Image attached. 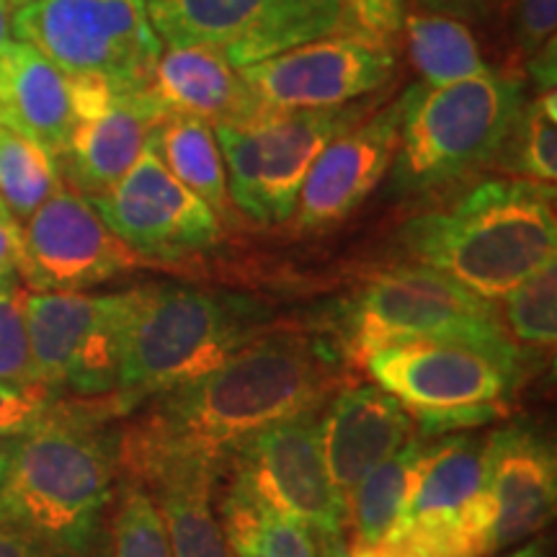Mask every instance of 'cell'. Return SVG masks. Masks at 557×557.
<instances>
[{
  "label": "cell",
  "mask_w": 557,
  "mask_h": 557,
  "mask_svg": "<svg viewBox=\"0 0 557 557\" xmlns=\"http://www.w3.org/2000/svg\"><path fill=\"white\" fill-rule=\"evenodd\" d=\"M259 122L218 124L212 129L214 137H218L222 163H225L230 205L238 207L248 220L267 225V212H263L261 197L263 137Z\"/></svg>",
  "instance_id": "cell-31"
},
{
  "label": "cell",
  "mask_w": 557,
  "mask_h": 557,
  "mask_svg": "<svg viewBox=\"0 0 557 557\" xmlns=\"http://www.w3.org/2000/svg\"><path fill=\"white\" fill-rule=\"evenodd\" d=\"M26 292L16 276L0 278V382H34L29 331H26Z\"/></svg>",
  "instance_id": "cell-34"
},
{
  "label": "cell",
  "mask_w": 557,
  "mask_h": 557,
  "mask_svg": "<svg viewBox=\"0 0 557 557\" xmlns=\"http://www.w3.org/2000/svg\"><path fill=\"white\" fill-rule=\"evenodd\" d=\"M165 114L148 88L116 94L101 116L75 127L58 158L62 181L86 199L111 189L137 163Z\"/></svg>",
  "instance_id": "cell-19"
},
{
  "label": "cell",
  "mask_w": 557,
  "mask_h": 557,
  "mask_svg": "<svg viewBox=\"0 0 557 557\" xmlns=\"http://www.w3.org/2000/svg\"><path fill=\"white\" fill-rule=\"evenodd\" d=\"M271 308L243 292L148 284L135 287L120 387L124 413L165 389L212 372L271 331Z\"/></svg>",
  "instance_id": "cell-4"
},
{
  "label": "cell",
  "mask_w": 557,
  "mask_h": 557,
  "mask_svg": "<svg viewBox=\"0 0 557 557\" xmlns=\"http://www.w3.org/2000/svg\"><path fill=\"white\" fill-rule=\"evenodd\" d=\"M214 480L218 475L209 470H186L152 487L173 557H235L214 517Z\"/></svg>",
  "instance_id": "cell-25"
},
{
  "label": "cell",
  "mask_w": 557,
  "mask_h": 557,
  "mask_svg": "<svg viewBox=\"0 0 557 557\" xmlns=\"http://www.w3.org/2000/svg\"><path fill=\"white\" fill-rule=\"evenodd\" d=\"M483 447L475 436L431 444L406 511L382 545L389 557H487Z\"/></svg>",
  "instance_id": "cell-11"
},
{
  "label": "cell",
  "mask_w": 557,
  "mask_h": 557,
  "mask_svg": "<svg viewBox=\"0 0 557 557\" xmlns=\"http://www.w3.org/2000/svg\"><path fill=\"white\" fill-rule=\"evenodd\" d=\"M504 325L519 348L547 351L557 338V261L542 267L500 299Z\"/></svg>",
  "instance_id": "cell-30"
},
{
  "label": "cell",
  "mask_w": 557,
  "mask_h": 557,
  "mask_svg": "<svg viewBox=\"0 0 557 557\" xmlns=\"http://www.w3.org/2000/svg\"><path fill=\"white\" fill-rule=\"evenodd\" d=\"M403 29L423 86H449L491 70L472 32L447 13H406Z\"/></svg>",
  "instance_id": "cell-27"
},
{
  "label": "cell",
  "mask_w": 557,
  "mask_h": 557,
  "mask_svg": "<svg viewBox=\"0 0 557 557\" xmlns=\"http://www.w3.org/2000/svg\"><path fill=\"white\" fill-rule=\"evenodd\" d=\"M506 148L513 150L511 169L517 178L555 186L557 181V94L540 90L534 101H527ZM504 148V150H506Z\"/></svg>",
  "instance_id": "cell-29"
},
{
  "label": "cell",
  "mask_w": 557,
  "mask_h": 557,
  "mask_svg": "<svg viewBox=\"0 0 557 557\" xmlns=\"http://www.w3.org/2000/svg\"><path fill=\"white\" fill-rule=\"evenodd\" d=\"M527 75L537 83L540 90H555L557 78V41H549L537 54L527 60Z\"/></svg>",
  "instance_id": "cell-39"
},
{
  "label": "cell",
  "mask_w": 557,
  "mask_h": 557,
  "mask_svg": "<svg viewBox=\"0 0 557 557\" xmlns=\"http://www.w3.org/2000/svg\"><path fill=\"white\" fill-rule=\"evenodd\" d=\"M114 416H124L114 395L81 398L70 416L21 436L0 480V521L37 540L50 557L86 555L120 472L116 442L101 434Z\"/></svg>",
  "instance_id": "cell-2"
},
{
  "label": "cell",
  "mask_w": 557,
  "mask_h": 557,
  "mask_svg": "<svg viewBox=\"0 0 557 557\" xmlns=\"http://www.w3.org/2000/svg\"><path fill=\"white\" fill-rule=\"evenodd\" d=\"M88 201L103 225L145 261L189 259L222 238L218 214L178 184L148 148L111 189Z\"/></svg>",
  "instance_id": "cell-14"
},
{
  "label": "cell",
  "mask_w": 557,
  "mask_h": 557,
  "mask_svg": "<svg viewBox=\"0 0 557 557\" xmlns=\"http://www.w3.org/2000/svg\"><path fill=\"white\" fill-rule=\"evenodd\" d=\"M487 557H547V555H545V542L529 540V542H521V545L517 549H511V553H506V555L493 553Z\"/></svg>",
  "instance_id": "cell-42"
},
{
  "label": "cell",
  "mask_w": 557,
  "mask_h": 557,
  "mask_svg": "<svg viewBox=\"0 0 557 557\" xmlns=\"http://www.w3.org/2000/svg\"><path fill=\"white\" fill-rule=\"evenodd\" d=\"M163 47H209L248 67L331 34L361 32L346 0H145Z\"/></svg>",
  "instance_id": "cell-8"
},
{
  "label": "cell",
  "mask_w": 557,
  "mask_h": 557,
  "mask_svg": "<svg viewBox=\"0 0 557 557\" xmlns=\"http://www.w3.org/2000/svg\"><path fill=\"white\" fill-rule=\"evenodd\" d=\"M0 557H50L37 540L18 527L0 521Z\"/></svg>",
  "instance_id": "cell-38"
},
{
  "label": "cell",
  "mask_w": 557,
  "mask_h": 557,
  "mask_svg": "<svg viewBox=\"0 0 557 557\" xmlns=\"http://www.w3.org/2000/svg\"><path fill=\"white\" fill-rule=\"evenodd\" d=\"M483 470L491 508L487 555L540 534L557 500V459L547 438L527 423L493 431L485 438Z\"/></svg>",
  "instance_id": "cell-17"
},
{
  "label": "cell",
  "mask_w": 557,
  "mask_h": 557,
  "mask_svg": "<svg viewBox=\"0 0 557 557\" xmlns=\"http://www.w3.org/2000/svg\"><path fill=\"white\" fill-rule=\"evenodd\" d=\"M111 537H114V557H173L169 529L158 500L139 485L129 483L124 491Z\"/></svg>",
  "instance_id": "cell-32"
},
{
  "label": "cell",
  "mask_w": 557,
  "mask_h": 557,
  "mask_svg": "<svg viewBox=\"0 0 557 557\" xmlns=\"http://www.w3.org/2000/svg\"><path fill=\"white\" fill-rule=\"evenodd\" d=\"M13 5H16V9H21V5H29V3H37V0H11Z\"/></svg>",
  "instance_id": "cell-45"
},
{
  "label": "cell",
  "mask_w": 557,
  "mask_h": 557,
  "mask_svg": "<svg viewBox=\"0 0 557 557\" xmlns=\"http://www.w3.org/2000/svg\"><path fill=\"white\" fill-rule=\"evenodd\" d=\"M148 90L169 114L212 124H253L269 114L240 70L209 47H163Z\"/></svg>",
  "instance_id": "cell-21"
},
{
  "label": "cell",
  "mask_w": 557,
  "mask_h": 557,
  "mask_svg": "<svg viewBox=\"0 0 557 557\" xmlns=\"http://www.w3.org/2000/svg\"><path fill=\"white\" fill-rule=\"evenodd\" d=\"M230 462L235 487L305 524L315 540L344 537L346 500L325 468L320 408L256 431Z\"/></svg>",
  "instance_id": "cell-12"
},
{
  "label": "cell",
  "mask_w": 557,
  "mask_h": 557,
  "mask_svg": "<svg viewBox=\"0 0 557 557\" xmlns=\"http://www.w3.org/2000/svg\"><path fill=\"white\" fill-rule=\"evenodd\" d=\"M398 148L400 101L331 139L299 189L292 214L299 233H323L357 212L377 189Z\"/></svg>",
  "instance_id": "cell-16"
},
{
  "label": "cell",
  "mask_w": 557,
  "mask_h": 557,
  "mask_svg": "<svg viewBox=\"0 0 557 557\" xmlns=\"http://www.w3.org/2000/svg\"><path fill=\"white\" fill-rule=\"evenodd\" d=\"M0 127L58 160L78 127L70 78L24 41L0 50Z\"/></svg>",
  "instance_id": "cell-22"
},
{
  "label": "cell",
  "mask_w": 557,
  "mask_h": 557,
  "mask_svg": "<svg viewBox=\"0 0 557 557\" xmlns=\"http://www.w3.org/2000/svg\"><path fill=\"white\" fill-rule=\"evenodd\" d=\"M220 513L222 534L235 557H318V540L308 527L240 487H230Z\"/></svg>",
  "instance_id": "cell-26"
},
{
  "label": "cell",
  "mask_w": 557,
  "mask_h": 557,
  "mask_svg": "<svg viewBox=\"0 0 557 557\" xmlns=\"http://www.w3.org/2000/svg\"><path fill=\"white\" fill-rule=\"evenodd\" d=\"M367 116V107L269 111L259 122L263 137L261 197L267 225L292 220L299 189L320 152L341 132Z\"/></svg>",
  "instance_id": "cell-20"
},
{
  "label": "cell",
  "mask_w": 557,
  "mask_h": 557,
  "mask_svg": "<svg viewBox=\"0 0 557 557\" xmlns=\"http://www.w3.org/2000/svg\"><path fill=\"white\" fill-rule=\"evenodd\" d=\"M148 150L178 184L205 201L220 222L230 214L227 173L212 124L197 116L165 114L152 132Z\"/></svg>",
  "instance_id": "cell-24"
},
{
  "label": "cell",
  "mask_w": 557,
  "mask_h": 557,
  "mask_svg": "<svg viewBox=\"0 0 557 557\" xmlns=\"http://www.w3.org/2000/svg\"><path fill=\"white\" fill-rule=\"evenodd\" d=\"M429 449L426 436H413L348 493L346 521L351 524L354 545L382 547L389 540L406 511Z\"/></svg>",
  "instance_id": "cell-23"
},
{
  "label": "cell",
  "mask_w": 557,
  "mask_h": 557,
  "mask_svg": "<svg viewBox=\"0 0 557 557\" xmlns=\"http://www.w3.org/2000/svg\"><path fill=\"white\" fill-rule=\"evenodd\" d=\"M135 289L114 295L26 292L34 382L78 398H109L120 387L124 333Z\"/></svg>",
  "instance_id": "cell-10"
},
{
  "label": "cell",
  "mask_w": 557,
  "mask_h": 557,
  "mask_svg": "<svg viewBox=\"0 0 557 557\" xmlns=\"http://www.w3.org/2000/svg\"><path fill=\"white\" fill-rule=\"evenodd\" d=\"M338 387V359L323 341L271 329L212 372L145 400L116 438L120 470L145 491L186 470L218 475L248 436L318 410Z\"/></svg>",
  "instance_id": "cell-1"
},
{
  "label": "cell",
  "mask_w": 557,
  "mask_h": 557,
  "mask_svg": "<svg viewBox=\"0 0 557 557\" xmlns=\"http://www.w3.org/2000/svg\"><path fill=\"white\" fill-rule=\"evenodd\" d=\"M395 73V52L367 32L331 34L240 70L269 111L333 109L380 90Z\"/></svg>",
  "instance_id": "cell-13"
},
{
  "label": "cell",
  "mask_w": 557,
  "mask_h": 557,
  "mask_svg": "<svg viewBox=\"0 0 557 557\" xmlns=\"http://www.w3.org/2000/svg\"><path fill=\"white\" fill-rule=\"evenodd\" d=\"M400 238L416 263L500 302L557 261L555 186L517 176L480 181L449 209L406 222Z\"/></svg>",
  "instance_id": "cell-3"
},
{
  "label": "cell",
  "mask_w": 557,
  "mask_h": 557,
  "mask_svg": "<svg viewBox=\"0 0 557 557\" xmlns=\"http://www.w3.org/2000/svg\"><path fill=\"white\" fill-rule=\"evenodd\" d=\"M348 11L361 32L377 39H389L403 29L406 5L403 0H346Z\"/></svg>",
  "instance_id": "cell-36"
},
{
  "label": "cell",
  "mask_w": 557,
  "mask_h": 557,
  "mask_svg": "<svg viewBox=\"0 0 557 557\" xmlns=\"http://www.w3.org/2000/svg\"><path fill=\"white\" fill-rule=\"evenodd\" d=\"M62 186L65 181L50 152L0 127V205L21 225Z\"/></svg>",
  "instance_id": "cell-28"
},
{
  "label": "cell",
  "mask_w": 557,
  "mask_h": 557,
  "mask_svg": "<svg viewBox=\"0 0 557 557\" xmlns=\"http://www.w3.org/2000/svg\"><path fill=\"white\" fill-rule=\"evenodd\" d=\"M318 557H389L382 547H361V545H346L344 537L336 540H320L318 542Z\"/></svg>",
  "instance_id": "cell-40"
},
{
  "label": "cell",
  "mask_w": 557,
  "mask_h": 557,
  "mask_svg": "<svg viewBox=\"0 0 557 557\" xmlns=\"http://www.w3.org/2000/svg\"><path fill=\"white\" fill-rule=\"evenodd\" d=\"M21 248H24L21 222L0 205V278L18 276Z\"/></svg>",
  "instance_id": "cell-37"
},
{
  "label": "cell",
  "mask_w": 557,
  "mask_h": 557,
  "mask_svg": "<svg viewBox=\"0 0 557 557\" xmlns=\"http://www.w3.org/2000/svg\"><path fill=\"white\" fill-rule=\"evenodd\" d=\"M367 374L410 410L423 436L468 431L504 416L519 377L475 348L457 344H395L369 354Z\"/></svg>",
  "instance_id": "cell-9"
},
{
  "label": "cell",
  "mask_w": 557,
  "mask_h": 557,
  "mask_svg": "<svg viewBox=\"0 0 557 557\" xmlns=\"http://www.w3.org/2000/svg\"><path fill=\"white\" fill-rule=\"evenodd\" d=\"M524 103V78L496 70L449 86H410L400 99V169L421 186L483 169L504 152Z\"/></svg>",
  "instance_id": "cell-6"
},
{
  "label": "cell",
  "mask_w": 557,
  "mask_h": 557,
  "mask_svg": "<svg viewBox=\"0 0 557 557\" xmlns=\"http://www.w3.org/2000/svg\"><path fill=\"white\" fill-rule=\"evenodd\" d=\"M13 13H16V5L11 0H0V50H5L13 41Z\"/></svg>",
  "instance_id": "cell-41"
},
{
  "label": "cell",
  "mask_w": 557,
  "mask_h": 557,
  "mask_svg": "<svg viewBox=\"0 0 557 557\" xmlns=\"http://www.w3.org/2000/svg\"><path fill=\"white\" fill-rule=\"evenodd\" d=\"M13 37L60 73L101 78L116 94L148 88L163 54L145 0H37L13 13Z\"/></svg>",
  "instance_id": "cell-7"
},
{
  "label": "cell",
  "mask_w": 557,
  "mask_h": 557,
  "mask_svg": "<svg viewBox=\"0 0 557 557\" xmlns=\"http://www.w3.org/2000/svg\"><path fill=\"white\" fill-rule=\"evenodd\" d=\"M557 0H519L517 41L519 50L529 60L555 39Z\"/></svg>",
  "instance_id": "cell-35"
},
{
  "label": "cell",
  "mask_w": 557,
  "mask_h": 557,
  "mask_svg": "<svg viewBox=\"0 0 557 557\" xmlns=\"http://www.w3.org/2000/svg\"><path fill=\"white\" fill-rule=\"evenodd\" d=\"M416 421L398 398L377 385H341L320 416V444L336 491L348 493L367 472L413 438Z\"/></svg>",
  "instance_id": "cell-18"
},
{
  "label": "cell",
  "mask_w": 557,
  "mask_h": 557,
  "mask_svg": "<svg viewBox=\"0 0 557 557\" xmlns=\"http://www.w3.org/2000/svg\"><path fill=\"white\" fill-rule=\"evenodd\" d=\"M341 357L361 367L369 354L395 344H457L496 359L519 377L521 348L508 336L496 302L421 267H398L372 276L338 310Z\"/></svg>",
  "instance_id": "cell-5"
},
{
  "label": "cell",
  "mask_w": 557,
  "mask_h": 557,
  "mask_svg": "<svg viewBox=\"0 0 557 557\" xmlns=\"http://www.w3.org/2000/svg\"><path fill=\"white\" fill-rule=\"evenodd\" d=\"M21 238L18 276L29 292H86L148 263L70 186L54 191L21 225Z\"/></svg>",
  "instance_id": "cell-15"
},
{
  "label": "cell",
  "mask_w": 557,
  "mask_h": 557,
  "mask_svg": "<svg viewBox=\"0 0 557 557\" xmlns=\"http://www.w3.org/2000/svg\"><path fill=\"white\" fill-rule=\"evenodd\" d=\"M78 400H62L60 389L41 382L29 385H5L0 382V438H18L65 418L78 408Z\"/></svg>",
  "instance_id": "cell-33"
},
{
  "label": "cell",
  "mask_w": 557,
  "mask_h": 557,
  "mask_svg": "<svg viewBox=\"0 0 557 557\" xmlns=\"http://www.w3.org/2000/svg\"><path fill=\"white\" fill-rule=\"evenodd\" d=\"M18 438H21V436H18ZM18 438H0V480H3L5 470H9L11 455H13V449H16Z\"/></svg>",
  "instance_id": "cell-44"
},
{
  "label": "cell",
  "mask_w": 557,
  "mask_h": 557,
  "mask_svg": "<svg viewBox=\"0 0 557 557\" xmlns=\"http://www.w3.org/2000/svg\"><path fill=\"white\" fill-rule=\"evenodd\" d=\"M418 3L426 5V9L436 13H449V11H465L472 0H418Z\"/></svg>",
  "instance_id": "cell-43"
}]
</instances>
